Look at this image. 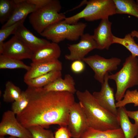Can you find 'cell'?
I'll use <instances>...</instances> for the list:
<instances>
[{
    "mask_svg": "<svg viewBox=\"0 0 138 138\" xmlns=\"http://www.w3.org/2000/svg\"><path fill=\"white\" fill-rule=\"evenodd\" d=\"M29 99L27 107L16 118L26 128L40 125L67 126L70 109L75 102L74 94L67 91H47L43 87H28L25 91Z\"/></svg>",
    "mask_w": 138,
    "mask_h": 138,
    "instance_id": "cell-1",
    "label": "cell"
},
{
    "mask_svg": "<svg viewBox=\"0 0 138 138\" xmlns=\"http://www.w3.org/2000/svg\"><path fill=\"white\" fill-rule=\"evenodd\" d=\"M76 93L88 127L100 131L120 128L118 117L101 107L88 90H77Z\"/></svg>",
    "mask_w": 138,
    "mask_h": 138,
    "instance_id": "cell-2",
    "label": "cell"
},
{
    "mask_svg": "<svg viewBox=\"0 0 138 138\" xmlns=\"http://www.w3.org/2000/svg\"><path fill=\"white\" fill-rule=\"evenodd\" d=\"M114 80L116 86L115 98L117 102L123 98L127 89L138 85V59L131 55L127 57L121 68L113 74L109 75Z\"/></svg>",
    "mask_w": 138,
    "mask_h": 138,
    "instance_id": "cell-3",
    "label": "cell"
},
{
    "mask_svg": "<svg viewBox=\"0 0 138 138\" xmlns=\"http://www.w3.org/2000/svg\"><path fill=\"white\" fill-rule=\"evenodd\" d=\"M86 5L82 10L71 16L66 17L64 22L75 24L82 18L87 21H93L108 19L109 16L116 14L113 0H90L87 1Z\"/></svg>",
    "mask_w": 138,
    "mask_h": 138,
    "instance_id": "cell-4",
    "label": "cell"
},
{
    "mask_svg": "<svg viewBox=\"0 0 138 138\" xmlns=\"http://www.w3.org/2000/svg\"><path fill=\"white\" fill-rule=\"evenodd\" d=\"M61 8L59 1L50 0L30 14L29 22L34 30L40 34L49 26L66 17L64 14L59 13Z\"/></svg>",
    "mask_w": 138,
    "mask_h": 138,
    "instance_id": "cell-5",
    "label": "cell"
},
{
    "mask_svg": "<svg viewBox=\"0 0 138 138\" xmlns=\"http://www.w3.org/2000/svg\"><path fill=\"white\" fill-rule=\"evenodd\" d=\"M63 20L50 25L40 34L52 42L58 44L66 39L77 41L84 34L86 23L78 22L71 24Z\"/></svg>",
    "mask_w": 138,
    "mask_h": 138,
    "instance_id": "cell-6",
    "label": "cell"
},
{
    "mask_svg": "<svg viewBox=\"0 0 138 138\" xmlns=\"http://www.w3.org/2000/svg\"><path fill=\"white\" fill-rule=\"evenodd\" d=\"M82 61L93 70L95 78L101 84L104 82L106 74L117 70L121 62V59L118 57L107 59L98 54L85 57Z\"/></svg>",
    "mask_w": 138,
    "mask_h": 138,
    "instance_id": "cell-7",
    "label": "cell"
},
{
    "mask_svg": "<svg viewBox=\"0 0 138 138\" xmlns=\"http://www.w3.org/2000/svg\"><path fill=\"white\" fill-rule=\"evenodd\" d=\"M15 115L12 110L4 113L0 123V136L9 135L17 138H33L28 129L18 122Z\"/></svg>",
    "mask_w": 138,
    "mask_h": 138,
    "instance_id": "cell-8",
    "label": "cell"
},
{
    "mask_svg": "<svg viewBox=\"0 0 138 138\" xmlns=\"http://www.w3.org/2000/svg\"><path fill=\"white\" fill-rule=\"evenodd\" d=\"M67 127L73 138H81L88 127L85 114L79 102H75L70 109Z\"/></svg>",
    "mask_w": 138,
    "mask_h": 138,
    "instance_id": "cell-9",
    "label": "cell"
},
{
    "mask_svg": "<svg viewBox=\"0 0 138 138\" xmlns=\"http://www.w3.org/2000/svg\"><path fill=\"white\" fill-rule=\"evenodd\" d=\"M80 38L78 43L68 44L70 53L65 55L66 59L72 61L82 60L89 52L97 49V45L93 35L88 33H84Z\"/></svg>",
    "mask_w": 138,
    "mask_h": 138,
    "instance_id": "cell-10",
    "label": "cell"
},
{
    "mask_svg": "<svg viewBox=\"0 0 138 138\" xmlns=\"http://www.w3.org/2000/svg\"><path fill=\"white\" fill-rule=\"evenodd\" d=\"M109 73L106 74L104 82L101 84L100 90L98 91H94L92 94L101 107L118 117V109L115 102L114 89L109 84Z\"/></svg>",
    "mask_w": 138,
    "mask_h": 138,
    "instance_id": "cell-11",
    "label": "cell"
},
{
    "mask_svg": "<svg viewBox=\"0 0 138 138\" xmlns=\"http://www.w3.org/2000/svg\"><path fill=\"white\" fill-rule=\"evenodd\" d=\"M33 53L20 40L14 35L4 43L2 54L19 60L31 59Z\"/></svg>",
    "mask_w": 138,
    "mask_h": 138,
    "instance_id": "cell-12",
    "label": "cell"
},
{
    "mask_svg": "<svg viewBox=\"0 0 138 138\" xmlns=\"http://www.w3.org/2000/svg\"><path fill=\"white\" fill-rule=\"evenodd\" d=\"M111 22L108 19L101 20L98 26L94 30L93 35L97 46V49L108 50L113 44V37L111 32Z\"/></svg>",
    "mask_w": 138,
    "mask_h": 138,
    "instance_id": "cell-13",
    "label": "cell"
},
{
    "mask_svg": "<svg viewBox=\"0 0 138 138\" xmlns=\"http://www.w3.org/2000/svg\"><path fill=\"white\" fill-rule=\"evenodd\" d=\"M14 34L33 53L50 43L46 39L38 37L34 35L24 26V23L17 28Z\"/></svg>",
    "mask_w": 138,
    "mask_h": 138,
    "instance_id": "cell-14",
    "label": "cell"
},
{
    "mask_svg": "<svg viewBox=\"0 0 138 138\" xmlns=\"http://www.w3.org/2000/svg\"><path fill=\"white\" fill-rule=\"evenodd\" d=\"M30 68L25 74L24 80L35 78L52 71H61L62 63L58 59L51 61L32 62Z\"/></svg>",
    "mask_w": 138,
    "mask_h": 138,
    "instance_id": "cell-15",
    "label": "cell"
},
{
    "mask_svg": "<svg viewBox=\"0 0 138 138\" xmlns=\"http://www.w3.org/2000/svg\"><path fill=\"white\" fill-rule=\"evenodd\" d=\"M16 6L13 13L9 20L2 26L3 28L26 19L37 8L34 5L29 3L27 0H14Z\"/></svg>",
    "mask_w": 138,
    "mask_h": 138,
    "instance_id": "cell-16",
    "label": "cell"
},
{
    "mask_svg": "<svg viewBox=\"0 0 138 138\" xmlns=\"http://www.w3.org/2000/svg\"><path fill=\"white\" fill-rule=\"evenodd\" d=\"M61 53L57 43L53 42L42 47L33 53L32 62L51 61L58 59Z\"/></svg>",
    "mask_w": 138,
    "mask_h": 138,
    "instance_id": "cell-17",
    "label": "cell"
},
{
    "mask_svg": "<svg viewBox=\"0 0 138 138\" xmlns=\"http://www.w3.org/2000/svg\"><path fill=\"white\" fill-rule=\"evenodd\" d=\"M73 77L66 74L63 78L60 77L43 88L47 91H67L74 94L77 91Z\"/></svg>",
    "mask_w": 138,
    "mask_h": 138,
    "instance_id": "cell-18",
    "label": "cell"
},
{
    "mask_svg": "<svg viewBox=\"0 0 138 138\" xmlns=\"http://www.w3.org/2000/svg\"><path fill=\"white\" fill-rule=\"evenodd\" d=\"M126 110L125 107L119 108L118 109L120 128L123 132L125 138H134L138 136V127L130 121Z\"/></svg>",
    "mask_w": 138,
    "mask_h": 138,
    "instance_id": "cell-19",
    "label": "cell"
},
{
    "mask_svg": "<svg viewBox=\"0 0 138 138\" xmlns=\"http://www.w3.org/2000/svg\"><path fill=\"white\" fill-rule=\"evenodd\" d=\"M81 138H125L121 128L116 129L100 131L88 127Z\"/></svg>",
    "mask_w": 138,
    "mask_h": 138,
    "instance_id": "cell-20",
    "label": "cell"
},
{
    "mask_svg": "<svg viewBox=\"0 0 138 138\" xmlns=\"http://www.w3.org/2000/svg\"><path fill=\"white\" fill-rule=\"evenodd\" d=\"M62 75L61 71H53L38 77L24 81L28 87L42 88L61 77Z\"/></svg>",
    "mask_w": 138,
    "mask_h": 138,
    "instance_id": "cell-21",
    "label": "cell"
},
{
    "mask_svg": "<svg viewBox=\"0 0 138 138\" xmlns=\"http://www.w3.org/2000/svg\"><path fill=\"white\" fill-rule=\"evenodd\" d=\"M116 6V14H126L138 18V10L136 2L133 0H113Z\"/></svg>",
    "mask_w": 138,
    "mask_h": 138,
    "instance_id": "cell-22",
    "label": "cell"
},
{
    "mask_svg": "<svg viewBox=\"0 0 138 138\" xmlns=\"http://www.w3.org/2000/svg\"><path fill=\"white\" fill-rule=\"evenodd\" d=\"M22 91L12 82L8 81L5 84V89L3 95V100L6 102H13L20 97Z\"/></svg>",
    "mask_w": 138,
    "mask_h": 138,
    "instance_id": "cell-23",
    "label": "cell"
},
{
    "mask_svg": "<svg viewBox=\"0 0 138 138\" xmlns=\"http://www.w3.org/2000/svg\"><path fill=\"white\" fill-rule=\"evenodd\" d=\"M113 44L122 45L131 52L132 55L136 57L138 56V44L136 43L130 33L126 34L123 38L113 36Z\"/></svg>",
    "mask_w": 138,
    "mask_h": 138,
    "instance_id": "cell-24",
    "label": "cell"
},
{
    "mask_svg": "<svg viewBox=\"0 0 138 138\" xmlns=\"http://www.w3.org/2000/svg\"><path fill=\"white\" fill-rule=\"evenodd\" d=\"M30 66L25 64L21 60L10 58L0 55V69H22L27 71L30 68Z\"/></svg>",
    "mask_w": 138,
    "mask_h": 138,
    "instance_id": "cell-25",
    "label": "cell"
},
{
    "mask_svg": "<svg viewBox=\"0 0 138 138\" xmlns=\"http://www.w3.org/2000/svg\"><path fill=\"white\" fill-rule=\"evenodd\" d=\"M14 0H0V22L4 24L12 16L16 6Z\"/></svg>",
    "mask_w": 138,
    "mask_h": 138,
    "instance_id": "cell-26",
    "label": "cell"
},
{
    "mask_svg": "<svg viewBox=\"0 0 138 138\" xmlns=\"http://www.w3.org/2000/svg\"><path fill=\"white\" fill-rule=\"evenodd\" d=\"M133 103L135 107L138 106V91L137 89L127 90L122 100L116 103L117 108L125 107L126 105Z\"/></svg>",
    "mask_w": 138,
    "mask_h": 138,
    "instance_id": "cell-27",
    "label": "cell"
},
{
    "mask_svg": "<svg viewBox=\"0 0 138 138\" xmlns=\"http://www.w3.org/2000/svg\"><path fill=\"white\" fill-rule=\"evenodd\" d=\"M29 101V98L27 94L25 91H22L20 97L13 102L11 110L16 115H18L27 107Z\"/></svg>",
    "mask_w": 138,
    "mask_h": 138,
    "instance_id": "cell-28",
    "label": "cell"
},
{
    "mask_svg": "<svg viewBox=\"0 0 138 138\" xmlns=\"http://www.w3.org/2000/svg\"><path fill=\"white\" fill-rule=\"evenodd\" d=\"M33 138H55L52 131L46 130L40 125H34L27 128Z\"/></svg>",
    "mask_w": 138,
    "mask_h": 138,
    "instance_id": "cell-29",
    "label": "cell"
},
{
    "mask_svg": "<svg viewBox=\"0 0 138 138\" xmlns=\"http://www.w3.org/2000/svg\"><path fill=\"white\" fill-rule=\"evenodd\" d=\"M25 19L0 30V43H4V41L9 35L14 34L17 28L23 24Z\"/></svg>",
    "mask_w": 138,
    "mask_h": 138,
    "instance_id": "cell-30",
    "label": "cell"
},
{
    "mask_svg": "<svg viewBox=\"0 0 138 138\" xmlns=\"http://www.w3.org/2000/svg\"><path fill=\"white\" fill-rule=\"evenodd\" d=\"M82 60H76L73 61L71 66L72 71L76 74L82 72L85 70V66Z\"/></svg>",
    "mask_w": 138,
    "mask_h": 138,
    "instance_id": "cell-31",
    "label": "cell"
},
{
    "mask_svg": "<svg viewBox=\"0 0 138 138\" xmlns=\"http://www.w3.org/2000/svg\"><path fill=\"white\" fill-rule=\"evenodd\" d=\"M55 138H71L72 137L67 126H61L55 131Z\"/></svg>",
    "mask_w": 138,
    "mask_h": 138,
    "instance_id": "cell-32",
    "label": "cell"
},
{
    "mask_svg": "<svg viewBox=\"0 0 138 138\" xmlns=\"http://www.w3.org/2000/svg\"><path fill=\"white\" fill-rule=\"evenodd\" d=\"M31 4L35 5L37 8L42 7L47 4L50 0H27Z\"/></svg>",
    "mask_w": 138,
    "mask_h": 138,
    "instance_id": "cell-33",
    "label": "cell"
},
{
    "mask_svg": "<svg viewBox=\"0 0 138 138\" xmlns=\"http://www.w3.org/2000/svg\"><path fill=\"white\" fill-rule=\"evenodd\" d=\"M126 113L129 118L134 120V124L138 127V110L130 111L126 110Z\"/></svg>",
    "mask_w": 138,
    "mask_h": 138,
    "instance_id": "cell-34",
    "label": "cell"
},
{
    "mask_svg": "<svg viewBox=\"0 0 138 138\" xmlns=\"http://www.w3.org/2000/svg\"><path fill=\"white\" fill-rule=\"evenodd\" d=\"M87 1L86 0H84L83 1L81 2L78 5H77V6H76L75 7L71 9H70V10H68L67 12H69L73 10L79 8L81 7H82V6L85 5H86Z\"/></svg>",
    "mask_w": 138,
    "mask_h": 138,
    "instance_id": "cell-35",
    "label": "cell"
},
{
    "mask_svg": "<svg viewBox=\"0 0 138 138\" xmlns=\"http://www.w3.org/2000/svg\"><path fill=\"white\" fill-rule=\"evenodd\" d=\"M130 34L133 37H136L138 38V31H137L135 30L132 31Z\"/></svg>",
    "mask_w": 138,
    "mask_h": 138,
    "instance_id": "cell-36",
    "label": "cell"
},
{
    "mask_svg": "<svg viewBox=\"0 0 138 138\" xmlns=\"http://www.w3.org/2000/svg\"><path fill=\"white\" fill-rule=\"evenodd\" d=\"M0 138H5L4 137V136H0ZM6 138H17L15 137L10 136V137H9Z\"/></svg>",
    "mask_w": 138,
    "mask_h": 138,
    "instance_id": "cell-37",
    "label": "cell"
},
{
    "mask_svg": "<svg viewBox=\"0 0 138 138\" xmlns=\"http://www.w3.org/2000/svg\"><path fill=\"white\" fill-rule=\"evenodd\" d=\"M137 7L138 10V0H136V2Z\"/></svg>",
    "mask_w": 138,
    "mask_h": 138,
    "instance_id": "cell-38",
    "label": "cell"
},
{
    "mask_svg": "<svg viewBox=\"0 0 138 138\" xmlns=\"http://www.w3.org/2000/svg\"><path fill=\"white\" fill-rule=\"evenodd\" d=\"M136 138H138V136H136Z\"/></svg>",
    "mask_w": 138,
    "mask_h": 138,
    "instance_id": "cell-39",
    "label": "cell"
}]
</instances>
